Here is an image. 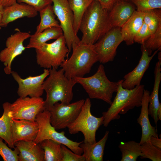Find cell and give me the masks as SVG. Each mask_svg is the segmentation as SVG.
I'll return each mask as SVG.
<instances>
[{
  "label": "cell",
  "instance_id": "4316f807",
  "mask_svg": "<svg viewBox=\"0 0 161 161\" xmlns=\"http://www.w3.org/2000/svg\"><path fill=\"white\" fill-rule=\"evenodd\" d=\"M118 147L121 153V161H136L142 155L140 144L134 141L121 142Z\"/></svg>",
  "mask_w": 161,
  "mask_h": 161
},
{
  "label": "cell",
  "instance_id": "836d02e7",
  "mask_svg": "<svg viewBox=\"0 0 161 161\" xmlns=\"http://www.w3.org/2000/svg\"><path fill=\"white\" fill-rule=\"evenodd\" d=\"M0 137V155L4 161H18L19 151L16 147L13 150L3 142Z\"/></svg>",
  "mask_w": 161,
  "mask_h": 161
},
{
  "label": "cell",
  "instance_id": "60d3db41",
  "mask_svg": "<svg viewBox=\"0 0 161 161\" xmlns=\"http://www.w3.org/2000/svg\"><path fill=\"white\" fill-rule=\"evenodd\" d=\"M157 114L159 120H161V104H160L158 107L157 111Z\"/></svg>",
  "mask_w": 161,
  "mask_h": 161
},
{
  "label": "cell",
  "instance_id": "ac0fdd59",
  "mask_svg": "<svg viewBox=\"0 0 161 161\" xmlns=\"http://www.w3.org/2000/svg\"><path fill=\"white\" fill-rule=\"evenodd\" d=\"M38 12L34 8L28 5L16 2L3 8L1 26L5 27L9 23L19 18L24 17H34L37 15Z\"/></svg>",
  "mask_w": 161,
  "mask_h": 161
},
{
  "label": "cell",
  "instance_id": "4fadbf2b",
  "mask_svg": "<svg viewBox=\"0 0 161 161\" xmlns=\"http://www.w3.org/2000/svg\"><path fill=\"white\" fill-rule=\"evenodd\" d=\"M44 101L41 97H19L11 104L12 117L16 120L35 121L40 112L45 110Z\"/></svg>",
  "mask_w": 161,
  "mask_h": 161
},
{
  "label": "cell",
  "instance_id": "f1b7e54d",
  "mask_svg": "<svg viewBox=\"0 0 161 161\" xmlns=\"http://www.w3.org/2000/svg\"><path fill=\"white\" fill-rule=\"evenodd\" d=\"M38 144L44 150V161H61V143L50 139H45Z\"/></svg>",
  "mask_w": 161,
  "mask_h": 161
},
{
  "label": "cell",
  "instance_id": "e575fe53",
  "mask_svg": "<svg viewBox=\"0 0 161 161\" xmlns=\"http://www.w3.org/2000/svg\"><path fill=\"white\" fill-rule=\"evenodd\" d=\"M68 148L65 145L61 144V161H85V159L83 155L77 154Z\"/></svg>",
  "mask_w": 161,
  "mask_h": 161
},
{
  "label": "cell",
  "instance_id": "f546056e",
  "mask_svg": "<svg viewBox=\"0 0 161 161\" xmlns=\"http://www.w3.org/2000/svg\"><path fill=\"white\" fill-rule=\"evenodd\" d=\"M143 12V22L148 27L151 34L156 31L161 23V9L151 10Z\"/></svg>",
  "mask_w": 161,
  "mask_h": 161
},
{
  "label": "cell",
  "instance_id": "1f68e13d",
  "mask_svg": "<svg viewBox=\"0 0 161 161\" xmlns=\"http://www.w3.org/2000/svg\"><path fill=\"white\" fill-rule=\"evenodd\" d=\"M143 45L149 50H161V23L159 25L156 31L151 34L145 42Z\"/></svg>",
  "mask_w": 161,
  "mask_h": 161
},
{
  "label": "cell",
  "instance_id": "2e32d148",
  "mask_svg": "<svg viewBox=\"0 0 161 161\" xmlns=\"http://www.w3.org/2000/svg\"><path fill=\"white\" fill-rule=\"evenodd\" d=\"M11 133L13 143L20 141H34L37 136L38 126L36 121L12 118Z\"/></svg>",
  "mask_w": 161,
  "mask_h": 161
},
{
  "label": "cell",
  "instance_id": "e0dca14e",
  "mask_svg": "<svg viewBox=\"0 0 161 161\" xmlns=\"http://www.w3.org/2000/svg\"><path fill=\"white\" fill-rule=\"evenodd\" d=\"M150 94L149 91L144 89L142 100L141 112L137 120L142 129L141 137L139 143L140 145L145 142L149 141L152 136L158 137L156 127L152 126L149 120L148 106Z\"/></svg>",
  "mask_w": 161,
  "mask_h": 161
},
{
  "label": "cell",
  "instance_id": "6da1fadb",
  "mask_svg": "<svg viewBox=\"0 0 161 161\" xmlns=\"http://www.w3.org/2000/svg\"><path fill=\"white\" fill-rule=\"evenodd\" d=\"M109 11L94 0L88 7L81 20L79 30L82 35L80 42L94 44L112 27Z\"/></svg>",
  "mask_w": 161,
  "mask_h": 161
},
{
  "label": "cell",
  "instance_id": "f35d334b",
  "mask_svg": "<svg viewBox=\"0 0 161 161\" xmlns=\"http://www.w3.org/2000/svg\"><path fill=\"white\" fill-rule=\"evenodd\" d=\"M150 141L154 145L161 149V139L153 136L151 137Z\"/></svg>",
  "mask_w": 161,
  "mask_h": 161
},
{
  "label": "cell",
  "instance_id": "52a82bcc",
  "mask_svg": "<svg viewBox=\"0 0 161 161\" xmlns=\"http://www.w3.org/2000/svg\"><path fill=\"white\" fill-rule=\"evenodd\" d=\"M50 116L49 111L47 110L40 112L37 115L35 121L38 124V130L33 141L38 144L44 140L50 139L65 145L77 154L81 155L83 151L79 145L83 141H74L65 136L64 131H57L50 123Z\"/></svg>",
  "mask_w": 161,
  "mask_h": 161
},
{
  "label": "cell",
  "instance_id": "8d00e7d4",
  "mask_svg": "<svg viewBox=\"0 0 161 161\" xmlns=\"http://www.w3.org/2000/svg\"><path fill=\"white\" fill-rule=\"evenodd\" d=\"M151 35L148 27L143 22L141 27L134 37V42L143 45Z\"/></svg>",
  "mask_w": 161,
  "mask_h": 161
},
{
  "label": "cell",
  "instance_id": "b9f144b4",
  "mask_svg": "<svg viewBox=\"0 0 161 161\" xmlns=\"http://www.w3.org/2000/svg\"><path fill=\"white\" fill-rule=\"evenodd\" d=\"M2 10L0 11V29H1V22L2 17Z\"/></svg>",
  "mask_w": 161,
  "mask_h": 161
},
{
  "label": "cell",
  "instance_id": "ba28073f",
  "mask_svg": "<svg viewBox=\"0 0 161 161\" xmlns=\"http://www.w3.org/2000/svg\"><path fill=\"white\" fill-rule=\"evenodd\" d=\"M36 62L40 67L49 69L58 67L68 58V49L63 35L50 43H46L35 49Z\"/></svg>",
  "mask_w": 161,
  "mask_h": 161
},
{
  "label": "cell",
  "instance_id": "9c48e42d",
  "mask_svg": "<svg viewBox=\"0 0 161 161\" xmlns=\"http://www.w3.org/2000/svg\"><path fill=\"white\" fill-rule=\"evenodd\" d=\"M52 1L54 13L59 21L68 49V57L72 49L75 48L80 41L74 30V15L68 0Z\"/></svg>",
  "mask_w": 161,
  "mask_h": 161
},
{
  "label": "cell",
  "instance_id": "ee69618b",
  "mask_svg": "<svg viewBox=\"0 0 161 161\" xmlns=\"http://www.w3.org/2000/svg\"><path fill=\"white\" fill-rule=\"evenodd\" d=\"M4 7L2 4L1 0H0V11L3 10Z\"/></svg>",
  "mask_w": 161,
  "mask_h": 161
},
{
  "label": "cell",
  "instance_id": "30bf717a",
  "mask_svg": "<svg viewBox=\"0 0 161 161\" xmlns=\"http://www.w3.org/2000/svg\"><path fill=\"white\" fill-rule=\"evenodd\" d=\"M85 100L82 99L66 105L57 102L50 109V122L56 130L64 129L72 123L79 114Z\"/></svg>",
  "mask_w": 161,
  "mask_h": 161
},
{
  "label": "cell",
  "instance_id": "d4e9b609",
  "mask_svg": "<svg viewBox=\"0 0 161 161\" xmlns=\"http://www.w3.org/2000/svg\"><path fill=\"white\" fill-rule=\"evenodd\" d=\"M11 106V103L7 102L2 104L3 112L0 117V137L5 141L9 147L14 149L11 133V123L12 117Z\"/></svg>",
  "mask_w": 161,
  "mask_h": 161
},
{
  "label": "cell",
  "instance_id": "7a4b0ae2",
  "mask_svg": "<svg viewBox=\"0 0 161 161\" xmlns=\"http://www.w3.org/2000/svg\"><path fill=\"white\" fill-rule=\"evenodd\" d=\"M49 70V76L43 84L46 93L44 106L48 111L59 101L66 105L70 103L73 96L72 88L76 83L73 79H68L65 76L62 68L58 70L51 68Z\"/></svg>",
  "mask_w": 161,
  "mask_h": 161
},
{
  "label": "cell",
  "instance_id": "44dd1931",
  "mask_svg": "<svg viewBox=\"0 0 161 161\" xmlns=\"http://www.w3.org/2000/svg\"><path fill=\"white\" fill-rule=\"evenodd\" d=\"M144 13L136 10L130 18L121 28L123 41L127 45L134 43V37L143 22Z\"/></svg>",
  "mask_w": 161,
  "mask_h": 161
},
{
  "label": "cell",
  "instance_id": "ffe728a7",
  "mask_svg": "<svg viewBox=\"0 0 161 161\" xmlns=\"http://www.w3.org/2000/svg\"><path fill=\"white\" fill-rule=\"evenodd\" d=\"M19 151V161H44V152L33 141H20L14 144Z\"/></svg>",
  "mask_w": 161,
  "mask_h": 161
},
{
  "label": "cell",
  "instance_id": "5b68a950",
  "mask_svg": "<svg viewBox=\"0 0 161 161\" xmlns=\"http://www.w3.org/2000/svg\"><path fill=\"white\" fill-rule=\"evenodd\" d=\"M80 84L88 94L89 98L103 100L110 105L114 92H117L120 80L117 82L110 81L107 77L104 67L100 64L96 72L88 77L73 79Z\"/></svg>",
  "mask_w": 161,
  "mask_h": 161
},
{
  "label": "cell",
  "instance_id": "7bdbcfd3",
  "mask_svg": "<svg viewBox=\"0 0 161 161\" xmlns=\"http://www.w3.org/2000/svg\"><path fill=\"white\" fill-rule=\"evenodd\" d=\"M158 58L159 61H161V54L160 51L158 53Z\"/></svg>",
  "mask_w": 161,
  "mask_h": 161
},
{
  "label": "cell",
  "instance_id": "5bb4252c",
  "mask_svg": "<svg viewBox=\"0 0 161 161\" xmlns=\"http://www.w3.org/2000/svg\"><path fill=\"white\" fill-rule=\"evenodd\" d=\"M49 74V69H44L43 72L39 75L29 76L23 79L15 71H12L11 73L18 85L17 94L19 97H22L27 96L30 97H41L44 91L43 87V82Z\"/></svg>",
  "mask_w": 161,
  "mask_h": 161
},
{
  "label": "cell",
  "instance_id": "7c38bea8",
  "mask_svg": "<svg viewBox=\"0 0 161 161\" xmlns=\"http://www.w3.org/2000/svg\"><path fill=\"white\" fill-rule=\"evenodd\" d=\"M15 30L16 32L7 38L6 47L0 52V61L4 66V71L7 75L11 73V64L15 58L25 49L24 41L31 35L29 32H21L18 28Z\"/></svg>",
  "mask_w": 161,
  "mask_h": 161
},
{
  "label": "cell",
  "instance_id": "8992f818",
  "mask_svg": "<svg viewBox=\"0 0 161 161\" xmlns=\"http://www.w3.org/2000/svg\"><path fill=\"white\" fill-rule=\"evenodd\" d=\"M91 102L89 98L85 100L81 111L75 120L67 127L70 134L81 132L84 137V143H93L96 142V133L103 124V116L96 117L91 112Z\"/></svg>",
  "mask_w": 161,
  "mask_h": 161
},
{
  "label": "cell",
  "instance_id": "277c9868",
  "mask_svg": "<svg viewBox=\"0 0 161 161\" xmlns=\"http://www.w3.org/2000/svg\"><path fill=\"white\" fill-rule=\"evenodd\" d=\"M72 49L71 56L60 66L64 70V75L68 79L83 77L89 73L93 65L98 61L94 45L80 41Z\"/></svg>",
  "mask_w": 161,
  "mask_h": 161
},
{
  "label": "cell",
  "instance_id": "d6a6232c",
  "mask_svg": "<svg viewBox=\"0 0 161 161\" xmlns=\"http://www.w3.org/2000/svg\"><path fill=\"white\" fill-rule=\"evenodd\" d=\"M137 8V10L146 11L161 8V0H129Z\"/></svg>",
  "mask_w": 161,
  "mask_h": 161
},
{
  "label": "cell",
  "instance_id": "603a6c76",
  "mask_svg": "<svg viewBox=\"0 0 161 161\" xmlns=\"http://www.w3.org/2000/svg\"><path fill=\"white\" fill-rule=\"evenodd\" d=\"M161 61L156 63L154 69V83L153 90L150 94L148 106L149 115L151 116L156 125L159 120L157 111L160 104L158 93L160 83L161 80Z\"/></svg>",
  "mask_w": 161,
  "mask_h": 161
},
{
  "label": "cell",
  "instance_id": "8fae6325",
  "mask_svg": "<svg viewBox=\"0 0 161 161\" xmlns=\"http://www.w3.org/2000/svg\"><path fill=\"white\" fill-rule=\"evenodd\" d=\"M123 41L121 28L113 27L93 44L98 61L103 64L112 61L118 46Z\"/></svg>",
  "mask_w": 161,
  "mask_h": 161
},
{
  "label": "cell",
  "instance_id": "ab89813d",
  "mask_svg": "<svg viewBox=\"0 0 161 161\" xmlns=\"http://www.w3.org/2000/svg\"><path fill=\"white\" fill-rule=\"evenodd\" d=\"M3 7L10 6L17 2V0H1Z\"/></svg>",
  "mask_w": 161,
  "mask_h": 161
},
{
  "label": "cell",
  "instance_id": "d590c367",
  "mask_svg": "<svg viewBox=\"0 0 161 161\" xmlns=\"http://www.w3.org/2000/svg\"><path fill=\"white\" fill-rule=\"evenodd\" d=\"M17 2L28 5L39 12L47 6L52 4V0H17Z\"/></svg>",
  "mask_w": 161,
  "mask_h": 161
},
{
  "label": "cell",
  "instance_id": "7402d4cb",
  "mask_svg": "<svg viewBox=\"0 0 161 161\" xmlns=\"http://www.w3.org/2000/svg\"><path fill=\"white\" fill-rule=\"evenodd\" d=\"M109 131H106L102 138L98 142L93 143L83 142L79 145L83 151L85 161H103L105 144L107 140Z\"/></svg>",
  "mask_w": 161,
  "mask_h": 161
},
{
  "label": "cell",
  "instance_id": "4dcf8cb0",
  "mask_svg": "<svg viewBox=\"0 0 161 161\" xmlns=\"http://www.w3.org/2000/svg\"><path fill=\"white\" fill-rule=\"evenodd\" d=\"M141 150L142 154L141 158H148L152 161H161V149L153 145L150 141L141 144Z\"/></svg>",
  "mask_w": 161,
  "mask_h": 161
},
{
  "label": "cell",
  "instance_id": "f6af8a7d",
  "mask_svg": "<svg viewBox=\"0 0 161 161\" xmlns=\"http://www.w3.org/2000/svg\"><path fill=\"white\" fill-rule=\"evenodd\" d=\"M124 0L126 1H129V0Z\"/></svg>",
  "mask_w": 161,
  "mask_h": 161
},
{
  "label": "cell",
  "instance_id": "3957f363",
  "mask_svg": "<svg viewBox=\"0 0 161 161\" xmlns=\"http://www.w3.org/2000/svg\"><path fill=\"white\" fill-rule=\"evenodd\" d=\"M123 79L120 80L116 95L110 106L102 113L103 125L107 127L110 122L120 118V114H124L135 107L141 106L144 85H141L131 89L124 88L122 86Z\"/></svg>",
  "mask_w": 161,
  "mask_h": 161
},
{
  "label": "cell",
  "instance_id": "cb8c5ba5",
  "mask_svg": "<svg viewBox=\"0 0 161 161\" xmlns=\"http://www.w3.org/2000/svg\"><path fill=\"white\" fill-rule=\"evenodd\" d=\"M63 35L61 27H52L46 29L39 33L31 35L26 48L36 49L50 40L56 39Z\"/></svg>",
  "mask_w": 161,
  "mask_h": 161
},
{
  "label": "cell",
  "instance_id": "83f0119b",
  "mask_svg": "<svg viewBox=\"0 0 161 161\" xmlns=\"http://www.w3.org/2000/svg\"><path fill=\"white\" fill-rule=\"evenodd\" d=\"M68 0L74 15V30L75 34L77 35L82 18L88 7L94 0Z\"/></svg>",
  "mask_w": 161,
  "mask_h": 161
},
{
  "label": "cell",
  "instance_id": "9a60e30c",
  "mask_svg": "<svg viewBox=\"0 0 161 161\" xmlns=\"http://www.w3.org/2000/svg\"><path fill=\"white\" fill-rule=\"evenodd\" d=\"M142 55L139 63L135 68L131 72L124 76L122 86L124 88L131 89L140 84L144 74L148 69L150 63L158 51H155L151 56V51L145 48L143 45L141 46Z\"/></svg>",
  "mask_w": 161,
  "mask_h": 161
},
{
  "label": "cell",
  "instance_id": "74e56055",
  "mask_svg": "<svg viewBox=\"0 0 161 161\" xmlns=\"http://www.w3.org/2000/svg\"><path fill=\"white\" fill-rule=\"evenodd\" d=\"M103 7L109 11L117 3L124 0H96Z\"/></svg>",
  "mask_w": 161,
  "mask_h": 161
},
{
  "label": "cell",
  "instance_id": "484cf974",
  "mask_svg": "<svg viewBox=\"0 0 161 161\" xmlns=\"http://www.w3.org/2000/svg\"><path fill=\"white\" fill-rule=\"evenodd\" d=\"M40 21L37 27L34 34L41 32L45 30L52 27H61L60 23L55 18L52 6L48 5L39 12Z\"/></svg>",
  "mask_w": 161,
  "mask_h": 161
},
{
  "label": "cell",
  "instance_id": "d6986e66",
  "mask_svg": "<svg viewBox=\"0 0 161 161\" xmlns=\"http://www.w3.org/2000/svg\"><path fill=\"white\" fill-rule=\"evenodd\" d=\"M135 10V6L129 1L123 0L117 3L109 11L112 27H122Z\"/></svg>",
  "mask_w": 161,
  "mask_h": 161
}]
</instances>
